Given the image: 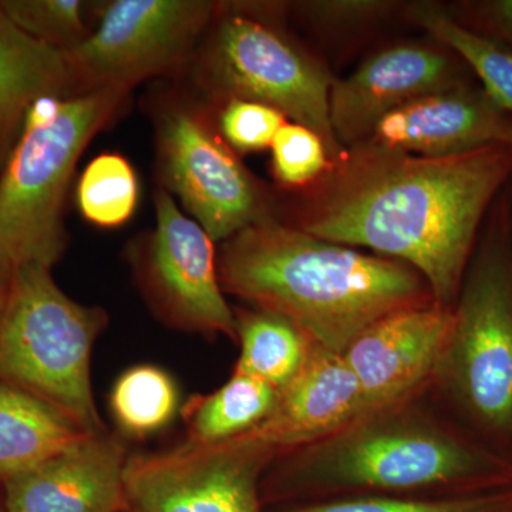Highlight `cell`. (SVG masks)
Segmentation results:
<instances>
[{
	"label": "cell",
	"instance_id": "cell-1",
	"mask_svg": "<svg viewBox=\"0 0 512 512\" xmlns=\"http://www.w3.org/2000/svg\"><path fill=\"white\" fill-rule=\"evenodd\" d=\"M512 180V146L421 157L362 143L308 187L293 227L403 262L453 308L495 200Z\"/></svg>",
	"mask_w": 512,
	"mask_h": 512
},
{
	"label": "cell",
	"instance_id": "cell-2",
	"mask_svg": "<svg viewBox=\"0 0 512 512\" xmlns=\"http://www.w3.org/2000/svg\"><path fill=\"white\" fill-rule=\"evenodd\" d=\"M218 275L224 291L284 316L313 346L338 355L377 320L434 302L409 265L272 217L228 239Z\"/></svg>",
	"mask_w": 512,
	"mask_h": 512
},
{
	"label": "cell",
	"instance_id": "cell-3",
	"mask_svg": "<svg viewBox=\"0 0 512 512\" xmlns=\"http://www.w3.org/2000/svg\"><path fill=\"white\" fill-rule=\"evenodd\" d=\"M426 393L276 458L269 487L309 503L511 487L512 457L456 429L424 402Z\"/></svg>",
	"mask_w": 512,
	"mask_h": 512
},
{
	"label": "cell",
	"instance_id": "cell-4",
	"mask_svg": "<svg viewBox=\"0 0 512 512\" xmlns=\"http://www.w3.org/2000/svg\"><path fill=\"white\" fill-rule=\"evenodd\" d=\"M429 392L439 393L495 446H512V214L508 185L481 229Z\"/></svg>",
	"mask_w": 512,
	"mask_h": 512
},
{
	"label": "cell",
	"instance_id": "cell-5",
	"mask_svg": "<svg viewBox=\"0 0 512 512\" xmlns=\"http://www.w3.org/2000/svg\"><path fill=\"white\" fill-rule=\"evenodd\" d=\"M128 90L43 97L26 110L18 143L0 175V276L29 265L52 268L66 245L62 210L77 160L123 106Z\"/></svg>",
	"mask_w": 512,
	"mask_h": 512
},
{
	"label": "cell",
	"instance_id": "cell-6",
	"mask_svg": "<svg viewBox=\"0 0 512 512\" xmlns=\"http://www.w3.org/2000/svg\"><path fill=\"white\" fill-rule=\"evenodd\" d=\"M103 326V311L70 299L52 268H19L0 326V382L52 404L86 433H104L90 372Z\"/></svg>",
	"mask_w": 512,
	"mask_h": 512
},
{
	"label": "cell",
	"instance_id": "cell-7",
	"mask_svg": "<svg viewBox=\"0 0 512 512\" xmlns=\"http://www.w3.org/2000/svg\"><path fill=\"white\" fill-rule=\"evenodd\" d=\"M201 74L227 100L266 104L315 131L330 160L345 151L330 123L335 80L315 56L264 20L237 13L221 16L202 53Z\"/></svg>",
	"mask_w": 512,
	"mask_h": 512
},
{
	"label": "cell",
	"instance_id": "cell-8",
	"mask_svg": "<svg viewBox=\"0 0 512 512\" xmlns=\"http://www.w3.org/2000/svg\"><path fill=\"white\" fill-rule=\"evenodd\" d=\"M278 457L251 430L222 443L187 441L167 453L128 458V510L262 512V476Z\"/></svg>",
	"mask_w": 512,
	"mask_h": 512
},
{
	"label": "cell",
	"instance_id": "cell-9",
	"mask_svg": "<svg viewBox=\"0 0 512 512\" xmlns=\"http://www.w3.org/2000/svg\"><path fill=\"white\" fill-rule=\"evenodd\" d=\"M220 9L207 0H117L67 53L79 94L136 86L178 66Z\"/></svg>",
	"mask_w": 512,
	"mask_h": 512
},
{
	"label": "cell",
	"instance_id": "cell-10",
	"mask_svg": "<svg viewBox=\"0 0 512 512\" xmlns=\"http://www.w3.org/2000/svg\"><path fill=\"white\" fill-rule=\"evenodd\" d=\"M165 184L212 241L271 217L265 192L200 111L174 107L160 123Z\"/></svg>",
	"mask_w": 512,
	"mask_h": 512
},
{
	"label": "cell",
	"instance_id": "cell-11",
	"mask_svg": "<svg viewBox=\"0 0 512 512\" xmlns=\"http://www.w3.org/2000/svg\"><path fill=\"white\" fill-rule=\"evenodd\" d=\"M463 60L441 43H397L367 57L330 90V123L343 150L365 143L390 111L427 94L474 84Z\"/></svg>",
	"mask_w": 512,
	"mask_h": 512
},
{
	"label": "cell",
	"instance_id": "cell-12",
	"mask_svg": "<svg viewBox=\"0 0 512 512\" xmlns=\"http://www.w3.org/2000/svg\"><path fill=\"white\" fill-rule=\"evenodd\" d=\"M156 217L147 278L161 309L183 328L237 339L235 313L224 296L214 241L165 190L157 192Z\"/></svg>",
	"mask_w": 512,
	"mask_h": 512
},
{
	"label": "cell",
	"instance_id": "cell-13",
	"mask_svg": "<svg viewBox=\"0 0 512 512\" xmlns=\"http://www.w3.org/2000/svg\"><path fill=\"white\" fill-rule=\"evenodd\" d=\"M451 323L453 308L433 302L377 320L350 343L342 356L359 384L365 414L429 392Z\"/></svg>",
	"mask_w": 512,
	"mask_h": 512
},
{
	"label": "cell",
	"instance_id": "cell-14",
	"mask_svg": "<svg viewBox=\"0 0 512 512\" xmlns=\"http://www.w3.org/2000/svg\"><path fill=\"white\" fill-rule=\"evenodd\" d=\"M126 453L106 433L86 434L45 463L6 480V512H124Z\"/></svg>",
	"mask_w": 512,
	"mask_h": 512
},
{
	"label": "cell",
	"instance_id": "cell-15",
	"mask_svg": "<svg viewBox=\"0 0 512 512\" xmlns=\"http://www.w3.org/2000/svg\"><path fill=\"white\" fill-rule=\"evenodd\" d=\"M508 117L480 84H468L390 111L365 143L421 157L453 156L501 143Z\"/></svg>",
	"mask_w": 512,
	"mask_h": 512
},
{
	"label": "cell",
	"instance_id": "cell-16",
	"mask_svg": "<svg viewBox=\"0 0 512 512\" xmlns=\"http://www.w3.org/2000/svg\"><path fill=\"white\" fill-rule=\"evenodd\" d=\"M365 414L362 393L342 355L313 346L278 402L254 430L279 457L325 439Z\"/></svg>",
	"mask_w": 512,
	"mask_h": 512
},
{
	"label": "cell",
	"instance_id": "cell-17",
	"mask_svg": "<svg viewBox=\"0 0 512 512\" xmlns=\"http://www.w3.org/2000/svg\"><path fill=\"white\" fill-rule=\"evenodd\" d=\"M77 92L67 53L28 35L0 8V138L43 97Z\"/></svg>",
	"mask_w": 512,
	"mask_h": 512
},
{
	"label": "cell",
	"instance_id": "cell-18",
	"mask_svg": "<svg viewBox=\"0 0 512 512\" xmlns=\"http://www.w3.org/2000/svg\"><path fill=\"white\" fill-rule=\"evenodd\" d=\"M66 414L35 394L0 382V481L20 476L86 436Z\"/></svg>",
	"mask_w": 512,
	"mask_h": 512
},
{
	"label": "cell",
	"instance_id": "cell-19",
	"mask_svg": "<svg viewBox=\"0 0 512 512\" xmlns=\"http://www.w3.org/2000/svg\"><path fill=\"white\" fill-rule=\"evenodd\" d=\"M278 394L271 384L234 370L220 389L185 404L188 441L217 444L249 433L268 419Z\"/></svg>",
	"mask_w": 512,
	"mask_h": 512
},
{
	"label": "cell",
	"instance_id": "cell-20",
	"mask_svg": "<svg viewBox=\"0 0 512 512\" xmlns=\"http://www.w3.org/2000/svg\"><path fill=\"white\" fill-rule=\"evenodd\" d=\"M410 18L436 42L456 53L480 82L481 89L512 116V47L458 22L450 10L434 3L409 8Z\"/></svg>",
	"mask_w": 512,
	"mask_h": 512
},
{
	"label": "cell",
	"instance_id": "cell-21",
	"mask_svg": "<svg viewBox=\"0 0 512 512\" xmlns=\"http://www.w3.org/2000/svg\"><path fill=\"white\" fill-rule=\"evenodd\" d=\"M235 323L241 348L235 372L284 389L305 363L311 340L291 320L264 309L235 313Z\"/></svg>",
	"mask_w": 512,
	"mask_h": 512
},
{
	"label": "cell",
	"instance_id": "cell-22",
	"mask_svg": "<svg viewBox=\"0 0 512 512\" xmlns=\"http://www.w3.org/2000/svg\"><path fill=\"white\" fill-rule=\"evenodd\" d=\"M180 396L173 377L161 367L134 366L114 383L110 407L121 430L131 437L158 433L174 420Z\"/></svg>",
	"mask_w": 512,
	"mask_h": 512
},
{
	"label": "cell",
	"instance_id": "cell-23",
	"mask_svg": "<svg viewBox=\"0 0 512 512\" xmlns=\"http://www.w3.org/2000/svg\"><path fill=\"white\" fill-rule=\"evenodd\" d=\"M138 202L137 175L120 154L104 153L84 168L77 204L87 221L116 228L130 220Z\"/></svg>",
	"mask_w": 512,
	"mask_h": 512
},
{
	"label": "cell",
	"instance_id": "cell-24",
	"mask_svg": "<svg viewBox=\"0 0 512 512\" xmlns=\"http://www.w3.org/2000/svg\"><path fill=\"white\" fill-rule=\"evenodd\" d=\"M286 512H512V485L484 493L444 497L340 498L296 505Z\"/></svg>",
	"mask_w": 512,
	"mask_h": 512
},
{
	"label": "cell",
	"instance_id": "cell-25",
	"mask_svg": "<svg viewBox=\"0 0 512 512\" xmlns=\"http://www.w3.org/2000/svg\"><path fill=\"white\" fill-rule=\"evenodd\" d=\"M0 8L28 35L63 52L90 35L80 0H3Z\"/></svg>",
	"mask_w": 512,
	"mask_h": 512
},
{
	"label": "cell",
	"instance_id": "cell-26",
	"mask_svg": "<svg viewBox=\"0 0 512 512\" xmlns=\"http://www.w3.org/2000/svg\"><path fill=\"white\" fill-rule=\"evenodd\" d=\"M276 180L289 188H308L332 165L322 138L301 124L285 123L272 141Z\"/></svg>",
	"mask_w": 512,
	"mask_h": 512
},
{
	"label": "cell",
	"instance_id": "cell-27",
	"mask_svg": "<svg viewBox=\"0 0 512 512\" xmlns=\"http://www.w3.org/2000/svg\"><path fill=\"white\" fill-rule=\"evenodd\" d=\"M288 123L281 111L256 101L227 100L220 114L224 140L237 153H256L271 148L279 128Z\"/></svg>",
	"mask_w": 512,
	"mask_h": 512
},
{
	"label": "cell",
	"instance_id": "cell-28",
	"mask_svg": "<svg viewBox=\"0 0 512 512\" xmlns=\"http://www.w3.org/2000/svg\"><path fill=\"white\" fill-rule=\"evenodd\" d=\"M301 9L312 22L328 28L367 25L386 18L397 3L375 0H320L302 3Z\"/></svg>",
	"mask_w": 512,
	"mask_h": 512
},
{
	"label": "cell",
	"instance_id": "cell-29",
	"mask_svg": "<svg viewBox=\"0 0 512 512\" xmlns=\"http://www.w3.org/2000/svg\"><path fill=\"white\" fill-rule=\"evenodd\" d=\"M451 15L467 28L512 47V0L463 2Z\"/></svg>",
	"mask_w": 512,
	"mask_h": 512
},
{
	"label": "cell",
	"instance_id": "cell-30",
	"mask_svg": "<svg viewBox=\"0 0 512 512\" xmlns=\"http://www.w3.org/2000/svg\"><path fill=\"white\" fill-rule=\"evenodd\" d=\"M9 281L0 276V326H2L3 316H5L6 303H8Z\"/></svg>",
	"mask_w": 512,
	"mask_h": 512
},
{
	"label": "cell",
	"instance_id": "cell-31",
	"mask_svg": "<svg viewBox=\"0 0 512 512\" xmlns=\"http://www.w3.org/2000/svg\"><path fill=\"white\" fill-rule=\"evenodd\" d=\"M501 143L511 144L512 146V116L508 117L507 126L504 128L503 138Z\"/></svg>",
	"mask_w": 512,
	"mask_h": 512
},
{
	"label": "cell",
	"instance_id": "cell-32",
	"mask_svg": "<svg viewBox=\"0 0 512 512\" xmlns=\"http://www.w3.org/2000/svg\"><path fill=\"white\" fill-rule=\"evenodd\" d=\"M508 192H510L511 214H512V180L510 181V184H508Z\"/></svg>",
	"mask_w": 512,
	"mask_h": 512
},
{
	"label": "cell",
	"instance_id": "cell-33",
	"mask_svg": "<svg viewBox=\"0 0 512 512\" xmlns=\"http://www.w3.org/2000/svg\"><path fill=\"white\" fill-rule=\"evenodd\" d=\"M0 512H6V510H3L2 505H0Z\"/></svg>",
	"mask_w": 512,
	"mask_h": 512
},
{
	"label": "cell",
	"instance_id": "cell-34",
	"mask_svg": "<svg viewBox=\"0 0 512 512\" xmlns=\"http://www.w3.org/2000/svg\"><path fill=\"white\" fill-rule=\"evenodd\" d=\"M124 512H126V511H124Z\"/></svg>",
	"mask_w": 512,
	"mask_h": 512
}]
</instances>
